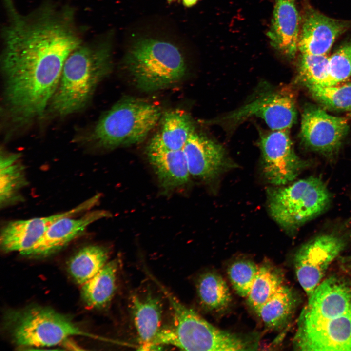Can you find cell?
<instances>
[{"instance_id": "obj_1", "label": "cell", "mask_w": 351, "mask_h": 351, "mask_svg": "<svg viewBox=\"0 0 351 351\" xmlns=\"http://www.w3.org/2000/svg\"><path fill=\"white\" fill-rule=\"evenodd\" d=\"M293 346L301 351H351V279L332 275L308 296Z\"/></svg>"}, {"instance_id": "obj_2", "label": "cell", "mask_w": 351, "mask_h": 351, "mask_svg": "<svg viewBox=\"0 0 351 351\" xmlns=\"http://www.w3.org/2000/svg\"><path fill=\"white\" fill-rule=\"evenodd\" d=\"M111 67V49L108 43H82L69 55L64 64L49 105L52 112L64 116L83 109Z\"/></svg>"}, {"instance_id": "obj_3", "label": "cell", "mask_w": 351, "mask_h": 351, "mask_svg": "<svg viewBox=\"0 0 351 351\" xmlns=\"http://www.w3.org/2000/svg\"><path fill=\"white\" fill-rule=\"evenodd\" d=\"M172 312L171 323L164 326L153 344L170 345L186 351L255 350V343L237 334L220 330L183 305L163 287Z\"/></svg>"}, {"instance_id": "obj_4", "label": "cell", "mask_w": 351, "mask_h": 351, "mask_svg": "<svg viewBox=\"0 0 351 351\" xmlns=\"http://www.w3.org/2000/svg\"><path fill=\"white\" fill-rule=\"evenodd\" d=\"M125 62L135 84L146 92L168 87L179 81L186 72L184 59L176 47L151 39L134 43Z\"/></svg>"}, {"instance_id": "obj_5", "label": "cell", "mask_w": 351, "mask_h": 351, "mask_svg": "<svg viewBox=\"0 0 351 351\" xmlns=\"http://www.w3.org/2000/svg\"><path fill=\"white\" fill-rule=\"evenodd\" d=\"M4 319L12 342L20 347H51L73 336L94 337L68 317L47 307L31 306L10 310Z\"/></svg>"}, {"instance_id": "obj_6", "label": "cell", "mask_w": 351, "mask_h": 351, "mask_svg": "<svg viewBox=\"0 0 351 351\" xmlns=\"http://www.w3.org/2000/svg\"><path fill=\"white\" fill-rule=\"evenodd\" d=\"M161 116V109L153 103L125 98L100 118L89 139L105 148L138 143L146 138Z\"/></svg>"}, {"instance_id": "obj_7", "label": "cell", "mask_w": 351, "mask_h": 351, "mask_svg": "<svg viewBox=\"0 0 351 351\" xmlns=\"http://www.w3.org/2000/svg\"><path fill=\"white\" fill-rule=\"evenodd\" d=\"M268 196L272 216L290 232L323 213L332 200L331 194L325 183L315 176L271 189Z\"/></svg>"}, {"instance_id": "obj_8", "label": "cell", "mask_w": 351, "mask_h": 351, "mask_svg": "<svg viewBox=\"0 0 351 351\" xmlns=\"http://www.w3.org/2000/svg\"><path fill=\"white\" fill-rule=\"evenodd\" d=\"M351 241V229H335L316 235L297 250L293 258L295 273L308 297Z\"/></svg>"}, {"instance_id": "obj_9", "label": "cell", "mask_w": 351, "mask_h": 351, "mask_svg": "<svg viewBox=\"0 0 351 351\" xmlns=\"http://www.w3.org/2000/svg\"><path fill=\"white\" fill-rule=\"evenodd\" d=\"M259 145L264 175L273 185L282 186L292 182L312 164L296 154L288 130L261 134Z\"/></svg>"}, {"instance_id": "obj_10", "label": "cell", "mask_w": 351, "mask_h": 351, "mask_svg": "<svg viewBox=\"0 0 351 351\" xmlns=\"http://www.w3.org/2000/svg\"><path fill=\"white\" fill-rule=\"evenodd\" d=\"M349 129L347 119L334 116L315 105L305 106L300 138L309 149L331 157L338 152Z\"/></svg>"}, {"instance_id": "obj_11", "label": "cell", "mask_w": 351, "mask_h": 351, "mask_svg": "<svg viewBox=\"0 0 351 351\" xmlns=\"http://www.w3.org/2000/svg\"><path fill=\"white\" fill-rule=\"evenodd\" d=\"M97 195L70 210L48 216L18 220L8 223L0 236L1 249L4 252H17L23 254L32 248L56 221L65 216H74L91 209L98 201Z\"/></svg>"}, {"instance_id": "obj_12", "label": "cell", "mask_w": 351, "mask_h": 351, "mask_svg": "<svg viewBox=\"0 0 351 351\" xmlns=\"http://www.w3.org/2000/svg\"><path fill=\"white\" fill-rule=\"evenodd\" d=\"M253 116L261 118L272 130H289L297 118L293 98L282 90L264 92L226 118L238 122Z\"/></svg>"}, {"instance_id": "obj_13", "label": "cell", "mask_w": 351, "mask_h": 351, "mask_svg": "<svg viewBox=\"0 0 351 351\" xmlns=\"http://www.w3.org/2000/svg\"><path fill=\"white\" fill-rule=\"evenodd\" d=\"M298 50L301 54L326 55L336 39L351 28V20L335 19L312 6L304 8Z\"/></svg>"}, {"instance_id": "obj_14", "label": "cell", "mask_w": 351, "mask_h": 351, "mask_svg": "<svg viewBox=\"0 0 351 351\" xmlns=\"http://www.w3.org/2000/svg\"><path fill=\"white\" fill-rule=\"evenodd\" d=\"M110 215L107 211L95 210L88 212L78 218H73L74 216L59 218L52 224L37 243L23 255L32 257L51 255L81 234L90 224Z\"/></svg>"}, {"instance_id": "obj_15", "label": "cell", "mask_w": 351, "mask_h": 351, "mask_svg": "<svg viewBox=\"0 0 351 351\" xmlns=\"http://www.w3.org/2000/svg\"><path fill=\"white\" fill-rule=\"evenodd\" d=\"M182 150L193 176L210 179L226 166V154L222 146L195 131Z\"/></svg>"}, {"instance_id": "obj_16", "label": "cell", "mask_w": 351, "mask_h": 351, "mask_svg": "<svg viewBox=\"0 0 351 351\" xmlns=\"http://www.w3.org/2000/svg\"><path fill=\"white\" fill-rule=\"evenodd\" d=\"M130 309L133 324L141 350L154 346L162 325L163 303L160 297L147 289L133 294Z\"/></svg>"}, {"instance_id": "obj_17", "label": "cell", "mask_w": 351, "mask_h": 351, "mask_svg": "<svg viewBox=\"0 0 351 351\" xmlns=\"http://www.w3.org/2000/svg\"><path fill=\"white\" fill-rule=\"evenodd\" d=\"M300 20L293 0H276L267 36L271 45L290 58L298 50Z\"/></svg>"}, {"instance_id": "obj_18", "label": "cell", "mask_w": 351, "mask_h": 351, "mask_svg": "<svg viewBox=\"0 0 351 351\" xmlns=\"http://www.w3.org/2000/svg\"><path fill=\"white\" fill-rule=\"evenodd\" d=\"M147 152L160 184L165 190L174 189L188 182L190 174L182 149H147Z\"/></svg>"}, {"instance_id": "obj_19", "label": "cell", "mask_w": 351, "mask_h": 351, "mask_svg": "<svg viewBox=\"0 0 351 351\" xmlns=\"http://www.w3.org/2000/svg\"><path fill=\"white\" fill-rule=\"evenodd\" d=\"M194 131L192 120L186 112L177 109L168 111L162 116L160 128L147 149L182 150Z\"/></svg>"}, {"instance_id": "obj_20", "label": "cell", "mask_w": 351, "mask_h": 351, "mask_svg": "<svg viewBox=\"0 0 351 351\" xmlns=\"http://www.w3.org/2000/svg\"><path fill=\"white\" fill-rule=\"evenodd\" d=\"M118 261L108 262L92 278L82 285L81 295L86 305L101 309L112 300L117 288Z\"/></svg>"}, {"instance_id": "obj_21", "label": "cell", "mask_w": 351, "mask_h": 351, "mask_svg": "<svg viewBox=\"0 0 351 351\" xmlns=\"http://www.w3.org/2000/svg\"><path fill=\"white\" fill-rule=\"evenodd\" d=\"M299 296L291 287L284 284L257 313L266 327L280 329L291 319L299 302Z\"/></svg>"}, {"instance_id": "obj_22", "label": "cell", "mask_w": 351, "mask_h": 351, "mask_svg": "<svg viewBox=\"0 0 351 351\" xmlns=\"http://www.w3.org/2000/svg\"><path fill=\"white\" fill-rule=\"evenodd\" d=\"M196 289L199 302L206 310L221 312L231 302L229 287L216 272L208 271L201 274L196 281Z\"/></svg>"}, {"instance_id": "obj_23", "label": "cell", "mask_w": 351, "mask_h": 351, "mask_svg": "<svg viewBox=\"0 0 351 351\" xmlns=\"http://www.w3.org/2000/svg\"><path fill=\"white\" fill-rule=\"evenodd\" d=\"M19 154L2 153L0 160V203L5 206L16 200L27 183Z\"/></svg>"}, {"instance_id": "obj_24", "label": "cell", "mask_w": 351, "mask_h": 351, "mask_svg": "<svg viewBox=\"0 0 351 351\" xmlns=\"http://www.w3.org/2000/svg\"><path fill=\"white\" fill-rule=\"evenodd\" d=\"M107 250L98 245H89L80 249L68 263V271L74 280L83 285L108 262Z\"/></svg>"}, {"instance_id": "obj_25", "label": "cell", "mask_w": 351, "mask_h": 351, "mask_svg": "<svg viewBox=\"0 0 351 351\" xmlns=\"http://www.w3.org/2000/svg\"><path fill=\"white\" fill-rule=\"evenodd\" d=\"M280 269L269 262L259 265V269L247 298L248 304L256 312L283 285L284 277Z\"/></svg>"}, {"instance_id": "obj_26", "label": "cell", "mask_w": 351, "mask_h": 351, "mask_svg": "<svg viewBox=\"0 0 351 351\" xmlns=\"http://www.w3.org/2000/svg\"><path fill=\"white\" fill-rule=\"evenodd\" d=\"M319 103L332 110L351 112V83L341 85H305Z\"/></svg>"}, {"instance_id": "obj_27", "label": "cell", "mask_w": 351, "mask_h": 351, "mask_svg": "<svg viewBox=\"0 0 351 351\" xmlns=\"http://www.w3.org/2000/svg\"><path fill=\"white\" fill-rule=\"evenodd\" d=\"M329 57L326 55L301 54L298 79L307 84L327 86Z\"/></svg>"}, {"instance_id": "obj_28", "label": "cell", "mask_w": 351, "mask_h": 351, "mask_svg": "<svg viewBox=\"0 0 351 351\" xmlns=\"http://www.w3.org/2000/svg\"><path fill=\"white\" fill-rule=\"evenodd\" d=\"M259 269V265L248 259H239L231 264L227 274L232 286L236 293L247 297L250 292Z\"/></svg>"}, {"instance_id": "obj_29", "label": "cell", "mask_w": 351, "mask_h": 351, "mask_svg": "<svg viewBox=\"0 0 351 351\" xmlns=\"http://www.w3.org/2000/svg\"><path fill=\"white\" fill-rule=\"evenodd\" d=\"M328 74L327 86L338 85L351 76V39L329 57Z\"/></svg>"}, {"instance_id": "obj_30", "label": "cell", "mask_w": 351, "mask_h": 351, "mask_svg": "<svg viewBox=\"0 0 351 351\" xmlns=\"http://www.w3.org/2000/svg\"><path fill=\"white\" fill-rule=\"evenodd\" d=\"M340 261L344 270L351 272V255L340 258Z\"/></svg>"}, {"instance_id": "obj_31", "label": "cell", "mask_w": 351, "mask_h": 351, "mask_svg": "<svg viewBox=\"0 0 351 351\" xmlns=\"http://www.w3.org/2000/svg\"><path fill=\"white\" fill-rule=\"evenodd\" d=\"M198 0H183V4L188 7L191 6L195 4Z\"/></svg>"}, {"instance_id": "obj_32", "label": "cell", "mask_w": 351, "mask_h": 351, "mask_svg": "<svg viewBox=\"0 0 351 351\" xmlns=\"http://www.w3.org/2000/svg\"><path fill=\"white\" fill-rule=\"evenodd\" d=\"M169 0V1H172V0Z\"/></svg>"}]
</instances>
